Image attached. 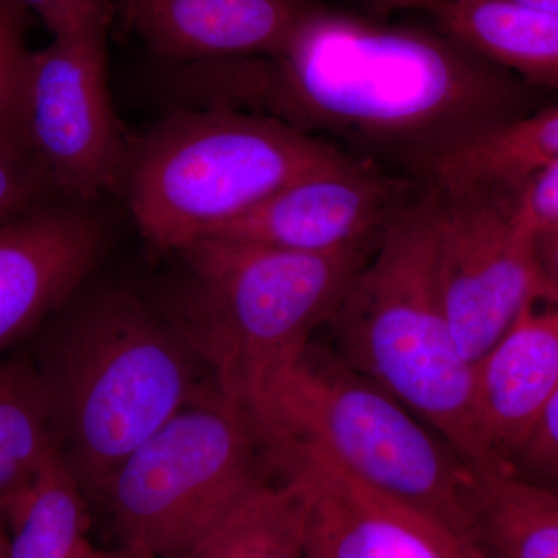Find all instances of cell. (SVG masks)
Segmentation results:
<instances>
[{"label": "cell", "mask_w": 558, "mask_h": 558, "mask_svg": "<svg viewBox=\"0 0 558 558\" xmlns=\"http://www.w3.org/2000/svg\"><path fill=\"white\" fill-rule=\"evenodd\" d=\"M247 109L424 183L454 150L520 117L498 68L440 28L312 3L277 57L258 58Z\"/></svg>", "instance_id": "1"}, {"label": "cell", "mask_w": 558, "mask_h": 558, "mask_svg": "<svg viewBox=\"0 0 558 558\" xmlns=\"http://www.w3.org/2000/svg\"><path fill=\"white\" fill-rule=\"evenodd\" d=\"M35 336L58 454L87 498L180 410L220 392L178 330L124 289L73 296Z\"/></svg>", "instance_id": "2"}, {"label": "cell", "mask_w": 558, "mask_h": 558, "mask_svg": "<svg viewBox=\"0 0 558 558\" xmlns=\"http://www.w3.org/2000/svg\"><path fill=\"white\" fill-rule=\"evenodd\" d=\"M374 244L299 253L202 238L172 252L174 274L149 303L199 355L220 395L255 418L279 373L333 317Z\"/></svg>", "instance_id": "3"}, {"label": "cell", "mask_w": 558, "mask_h": 558, "mask_svg": "<svg viewBox=\"0 0 558 558\" xmlns=\"http://www.w3.org/2000/svg\"><path fill=\"white\" fill-rule=\"evenodd\" d=\"M341 360L398 399L476 468L492 464L435 271V196L422 185L374 244L328 323Z\"/></svg>", "instance_id": "4"}, {"label": "cell", "mask_w": 558, "mask_h": 558, "mask_svg": "<svg viewBox=\"0 0 558 558\" xmlns=\"http://www.w3.org/2000/svg\"><path fill=\"white\" fill-rule=\"evenodd\" d=\"M357 160L266 113L216 102L172 112L131 145L121 183L143 240L172 253L290 183Z\"/></svg>", "instance_id": "5"}, {"label": "cell", "mask_w": 558, "mask_h": 558, "mask_svg": "<svg viewBox=\"0 0 558 558\" xmlns=\"http://www.w3.org/2000/svg\"><path fill=\"white\" fill-rule=\"evenodd\" d=\"M255 424L269 450L304 446L475 545L478 468L336 354L310 347L279 373Z\"/></svg>", "instance_id": "6"}, {"label": "cell", "mask_w": 558, "mask_h": 558, "mask_svg": "<svg viewBox=\"0 0 558 558\" xmlns=\"http://www.w3.org/2000/svg\"><path fill=\"white\" fill-rule=\"evenodd\" d=\"M278 473L253 418L219 392L180 410L87 499L117 546L175 558Z\"/></svg>", "instance_id": "7"}, {"label": "cell", "mask_w": 558, "mask_h": 558, "mask_svg": "<svg viewBox=\"0 0 558 558\" xmlns=\"http://www.w3.org/2000/svg\"><path fill=\"white\" fill-rule=\"evenodd\" d=\"M428 186L440 301L459 349L475 366L524 304L553 284L538 264L537 234L517 211V191Z\"/></svg>", "instance_id": "8"}, {"label": "cell", "mask_w": 558, "mask_h": 558, "mask_svg": "<svg viewBox=\"0 0 558 558\" xmlns=\"http://www.w3.org/2000/svg\"><path fill=\"white\" fill-rule=\"evenodd\" d=\"M108 25L53 36L33 51L17 135L68 199H100L123 182L130 145L108 80Z\"/></svg>", "instance_id": "9"}, {"label": "cell", "mask_w": 558, "mask_h": 558, "mask_svg": "<svg viewBox=\"0 0 558 558\" xmlns=\"http://www.w3.org/2000/svg\"><path fill=\"white\" fill-rule=\"evenodd\" d=\"M307 492L306 558H469V543L304 446L271 451Z\"/></svg>", "instance_id": "10"}, {"label": "cell", "mask_w": 558, "mask_h": 558, "mask_svg": "<svg viewBox=\"0 0 558 558\" xmlns=\"http://www.w3.org/2000/svg\"><path fill=\"white\" fill-rule=\"evenodd\" d=\"M422 183L357 160L290 183L205 238L299 253L374 244Z\"/></svg>", "instance_id": "11"}, {"label": "cell", "mask_w": 558, "mask_h": 558, "mask_svg": "<svg viewBox=\"0 0 558 558\" xmlns=\"http://www.w3.org/2000/svg\"><path fill=\"white\" fill-rule=\"evenodd\" d=\"M89 205L53 197L0 223V355L35 336L97 266L106 230Z\"/></svg>", "instance_id": "12"}, {"label": "cell", "mask_w": 558, "mask_h": 558, "mask_svg": "<svg viewBox=\"0 0 558 558\" xmlns=\"http://www.w3.org/2000/svg\"><path fill=\"white\" fill-rule=\"evenodd\" d=\"M473 369L481 439L512 468L558 391V290L535 293Z\"/></svg>", "instance_id": "13"}, {"label": "cell", "mask_w": 558, "mask_h": 558, "mask_svg": "<svg viewBox=\"0 0 558 558\" xmlns=\"http://www.w3.org/2000/svg\"><path fill=\"white\" fill-rule=\"evenodd\" d=\"M317 0H119L121 20L171 65L277 57Z\"/></svg>", "instance_id": "14"}, {"label": "cell", "mask_w": 558, "mask_h": 558, "mask_svg": "<svg viewBox=\"0 0 558 558\" xmlns=\"http://www.w3.org/2000/svg\"><path fill=\"white\" fill-rule=\"evenodd\" d=\"M422 9L498 68L558 89V14L510 0H435Z\"/></svg>", "instance_id": "15"}, {"label": "cell", "mask_w": 558, "mask_h": 558, "mask_svg": "<svg viewBox=\"0 0 558 558\" xmlns=\"http://www.w3.org/2000/svg\"><path fill=\"white\" fill-rule=\"evenodd\" d=\"M558 159V102L506 121L439 161L424 183L519 191Z\"/></svg>", "instance_id": "16"}, {"label": "cell", "mask_w": 558, "mask_h": 558, "mask_svg": "<svg viewBox=\"0 0 558 558\" xmlns=\"http://www.w3.org/2000/svg\"><path fill=\"white\" fill-rule=\"evenodd\" d=\"M7 558H84L89 539V499L57 454L32 484L0 501Z\"/></svg>", "instance_id": "17"}, {"label": "cell", "mask_w": 558, "mask_h": 558, "mask_svg": "<svg viewBox=\"0 0 558 558\" xmlns=\"http://www.w3.org/2000/svg\"><path fill=\"white\" fill-rule=\"evenodd\" d=\"M307 492L278 473L175 558H306Z\"/></svg>", "instance_id": "18"}, {"label": "cell", "mask_w": 558, "mask_h": 558, "mask_svg": "<svg viewBox=\"0 0 558 558\" xmlns=\"http://www.w3.org/2000/svg\"><path fill=\"white\" fill-rule=\"evenodd\" d=\"M475 545L497 558H558V497L512 468H478Z\"/></svg>", "instance_id": "19"}, {"label": "cell", "mask_w": 558, "mask_h": 558, "mask_svg": "<svg viewBox=\"0 0 558 558\" xmlns=\"http://www.w3.org/2000/svg\"><path fill=\"white\" fill-rule=\"evenodd\" d=\"M49 395L32 354L0 355V501L57 457Z\"/></svg>", "instance_id": "20"}, {"label": "cell", "mask_w": 558, "mask_h": 558, "mask_svg": "<svg viewBox=\"0 0 558 558\" xmlns=\"http://www.w3.org/2000/svg\"><path fill=\"white\" fill-rule=\"evenodd\" d=\"M28 25L31 10L22 0H0V132L7 134L17 135L22 90L33 53L27 47Z\"/></svg>", "instance_id": "21"}, {"label": "cell", "mask_w": 558, "mask_h": 558, "mask_svg": "<svg viewBox=\"0 0 558 558\" xmlns=\"http://www.w3.org/2000/svg\"><path fill=\"white\" fill-rule=\"evenodd\" d=\"M60 194L16 134L0 132V223Z\"/></svg>", "instance_id": "22"}, {"label": "cell", "mask_w": 558, "mask_h": 558, "mask_svg": "<svg viewBox=\"0 0 558 558\" xmlns=\"http://www.w3.org/2000/svg\"><path fill=\"white\" fill-rule=\"evenodd\" d=\"M27 9L38 14L53 36L83 31L95 25H108L113 17L110 0H22Z\"/></svg>", "instance_id": "23"}, {"label": "cell", "mask_w": 558, "mask_h": 558, "mask_svg": "<svg viewBox=\"0 0 558 558\" xmlns=\"http://www.w3.org/2000/svg\"><path fill=\"white\" fill-rule=\"evenodd\" d=\"M512 469L537 483L558 480V391Z\"/></svg>", "instance_id": "24"}, {"label": "cell", "mask_w": 558, "mask_h": 558, "mask_svg": "<svg viewBox=\"0 0 558 558\" xmlns=\"http://www.w3.org/2000/svg\"><path fill=\"white\" fill-rule=\"evenodd\" d=\"M517 211L535 234L558 227V159L517 191Z\"/></svg>", "instance_id": "25"}, {"label": "cell", "mask_w": 558, "mask_h": 558, "mask_svg": "<svg viewBox=\"0 0 558 558\" xmlns=\"http://www.w3.org/2000/svg\"><path fill=\"white\" fill-rule=\"evenodd\" d=\"M535 250L543 275L558 290V227L538 233Z\"/></svg>", "instance_id": "26"}, {"label": "cell", "mask_w": 558, "mask_h": 558, "mask_svg": "<svg viewBox=\"0 0 558 558\" xmlns=\"http://www.w3.org/2000/svg\"><path fill=\"white\" fill-rule=\"evenodd\" d=\"M362 2L371 11V14L385 17V14L392 13V11L422 9L435 0H362Z\"/></svg>", "instance_id": "27"}, {"label": "cell", "mask_w": 558, "mask_h": 558, "mask_svg": "<svg viewBox=\"0 0 558 558\" xmlns=\"http://www.w3.org/2000/svg\"><path fill=\"white\" fill-rule=\"evenodd\" d=\"M84 558H154L149 554L142 553V550H135L131 548H124V546H116V548L101 549L97 546L92 545L89 553Z\"/></svg>", "instance_id": "28"}, {"label": "cell", "mask_w": 558, "mask_h": 558, "mask_svg": "<svg viewBox=\"0 0 558 558\" xmlns=\"http://www.w3.org/2000/svg\"><path fill=\"white\" fill-rule=\"evenodd\" d=\"M510 2L521 3V5L531 7V9L558 14V0H510Z\"/></svg>", "instance_id": "29"}, {"label": "cell", "mask_w": 558, "mask_h": 558, "mask_svg": "<svg viewBox=\"0 0 558 558\" xmlns=\"http://www.w3.org/2000/svg\"><path fill=\"white\" fill-rule=\"evenodd\" d=\"M0 550H9V531H7L5 517L0 509Z\"/></svg>", "instance_id": "30"}, {"label": "cell", "mask_w": 558, "mask_h": 558, "mask_svg": "<svg viewBox=\"0 0 558 558\" xmlns=\"http://www.w3.org/2000/svg\"><path fill=\"white\" fill-rule=\"evenodd\" d=\"M469 558H497L488 554L487 550L480 548L478 545L469 546Z\"/></svg>", "instance_id": "31"}, {"label": "cell", "mask_w": 558, "mask_h": 558, "mask_svg": "<svg viewBox=\"0 0 558 558\" xmlns=\"http://www.w3.org/2000/svg\"><path fill=\"white\" fill-rule=\"evenodd\" d=\"M545 486H548L550 488V490H553L554 494H556L558 497V480L553 481V483L545 484Z\"/></svg>", "instance_id": "32"}, {"label": "cell", "mask_w": 558, "mask_h": 558, "mask_svg": "<svg viewBox=\"0 0 558 558\" xmlns=\"http://www.w3.org/2000/svg\"><path fill=\"white\" fill-rule=\"evenodd\" d=\"M0 558H7L5 550H0Z\"/></svg>", "instance_id": "33"}]
</instances>
